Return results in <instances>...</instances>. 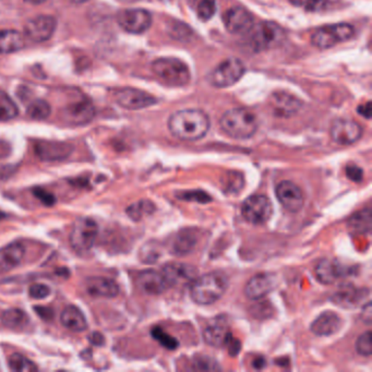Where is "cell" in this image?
I'll list each match as a JSON object with an SVG mask.
<instances>
[{"label": "cell", "mask_w": 372, "mask_h": 372, "mask_svg": "<svg viewBox=\"0 0 372 372\" xmlns=\"http://www.w3.org/2000/svg\"><path fill=\"white\" fill-rule=\"evenodd\" d=\"M210 118L201 110H183L169 117V129L181 141H198L208 134Z\"/></svg>", "instance_id": "obj_1"}, {"label": "cell", "mask_w": 372, "mask_h": 372, "mask_svg": "<svg viewBox=\"0 0 372 372\" xmlns=\"http://www.w3.org/2000/svg\"><path fill=\"white\" fill-rule=\"evenodd\" d=\"M229 288V280L220 272L196 276L190 284V296L198 305L208 306L219 301Z\"/></svg>", "instance_id": "obj_2"}, {"label": "cell", "mask_w": 372, "mask_h": 372, "mask_svg": "<svg viewBox=\"0 0 372 372\" xmlns=\"http://www.w3.org/2000/svg\"><path fill=\"white\" fill-rule=\"evenodd\" d=\"M222 130L234 139L245 140L253 137L258 130L257 117L246 108H231L220 120Z\"/></svg>", "instance_id": "obj_3"}, {"label": "cell", "mask_w": 372, "mask_h": 372, "mask_svg": "<svg viewBox=\"0 0 372 372\" xmlns=\"http://www.w3.org/2000/svg\"><path fill=\"white\" fill-rule=\"evenodd\" d=\"M154 73L171 87H185L190 83V71L184 62L173 57H163L152 64Z\"/></svg>", "instance_id": "obj_4"}, {"label": "cell", "mask_w": 372, "mask_h": 372, "mask_svg": "<svg viewBox=\"0 0 372 372\" xmlns=\"http://www.w3.org/2000/svg\"><path fill=\"white\" fill-rule=\"evenodd\" d=\"M354 33L355 30L348 23L327 25L317 29L311 35V43L313 46L320 50H328L334 48L335 45L350 40L354 36Z\"/></svg>", "instance_id": "obj_5"}, {"label": "cell", "mask_w": 372, "mask_h": 372, "mask_svg": "<svg viewBox=\"0 0 372 372\" xmlns=\"http://www.w3.org/2000/svg\"><path fill=\"white\" fill-rule=\"evenodd\" d=\"M246 71V68L241 59L236 57L227 58L220 64L211 75L208 81L213 87L225 89L238 83Z\"/></svg>", "instance_id": "obj_6"}, {"label": "cell", "mask_w": 372, "mask_h": 372, "mask_svg": "<svg viewBox=\"0 0 372 372\" xmlns=\"http://www.w3.org/2000/svg\"><path fill=\"white\" fill-rule=\"evenodd\" d=\"M97 233H99V226L94 220L81 217L73 224L70 234V245L77 252H87L94 246Z\"/></svg>", "instance_id": "obj_7"}, {"label": "cell", "mask_w": 372, "mask_h": 372, "mask_svg": "<svg viewBox=\"0 0 372 372\" xmlns=\"http://www.w3.org/2000/svg\"><path fill=\"white\" fill-rule=\"evenodd\" d=\"M241 214L248 223L262 225L273 215V204L264 194H253L243 201Z\"/></svg>", "instance_id": "obj_8"}, {"label": "cell", "mask_w": 372, "mask_h": 372, "mask_svg": "<svg viewBox=\"0 0 372 372\" xmlns=\"http://www.w3.org/2000/svg\"><path fill=\"white\" fill-rule=\"evenodd\" d=\"M250 46L255 52H263L276 48L283 41V29L274 22H262L251 29Z\"/></svg>", "instance_id": "obj_9"}, {"label": "cell", "mask_w": 372, "mask_h": 372, "mask_svg": "<svg viewBox=\"0 0 372 372\" xmlns=\"http://www.w3.org/2000/svg\"><path fill=\"white\" fill-rule=\"evenodd\" d=\"M117 22L126 32L142 34L151 27L152 15L144 9H124L117 15Z\"/></svg>", "instance_id": "obj_10"}, {"label": "cell", "mask_w": 372, "mask_h": 372, "mask_svg": "<svg viewBox=\"0 0 372 372\" xmlns=\"http://www.w3.org/2000/svg\"><path fill=\"white\" fill-rule=\"evenodd\" d=\"M62 120L72 126L89 124L94 118L95 108L87 97H80L62 110Z\"/></svg>", "instance_id": "obj_11"}, {"label": "cell", "mask_w": 372, "mask_h": 372, "mask_svg": "<svg viewBox=\"0 0 372 372\" xmlns=\"http://www.w3.org/2000/svg\"><path fill=\"white\" fill-rule=\"evenodd\" d=\"M117 104L124 107L126 110H138L152 106L157 102V99L149 93L141 90L124 87L117 90L114 94Z\"/></svg>", "instance_id": "obj_12"}, {"label": "cell", "mask_w": 372, "mask_h": 372, "mask_svg": "<svg viewBox=\"0 0 372 372\" xmlns=\"http://www.w3.org/2000/svg\"><path fill=\"white\" fill-rule=\"evenodd\" d=\"M57 21L52 15H38L32 17L24 27L25 36L35 43L50 40L55 33Z\"/></svg>", "instance_id": "obj_13"}, {"label": "cell", "mask_w": 372, "mask_h": 372, "mask_svg": "<svg viewBox=\"0 0 372 372\" xmlns=\"http://www.w3.org/2000/svg\"><path fill=\"white\" fill-rule=\"evenodd\" d=\"M276 198L285 210L290 213H297L305 204V196L301 187L294 184L293 181H282L276 187Z\"/></svg>", "instance_id": "obj_14"}, {"label": "cell", "mask_w": 372, "mask_h": 372, "mask_svg": "<svg viewBox=\"0 0 372 372\" xmlns=\"http://www.w3.org/2000/svg\"><path fill=\"white\" fill-rule=\"evenodd\" d=\"M330 136L335 143L340 145H350L362 138V128L354 120H336L331 126Z\"/></svg>", "instance_id": "obj_15"}, {"label": "cell", "mask_w": 372, "mask_h": 372, "mask_svg": "<svg viewBox=\"0 0 372 372\" xmlns=\"http://www.w3.org/2000/svg\"><path fill=\"white\" fill-rule=\"evenodd\" d=\"M162 274L166 280L169 287L171 286L190 285L198 276V271L194 266L186 263H167L162 269Z\"/></svg>", "instance_id": "obj_16"}, {"label": "cell", "mask_w": 372, "mask_h": 372, "mask_svg": "<svg viewBox=\"0 0 372 372\" xmlns=\"http://www.w3.org/2000/svg\"><path fill=\"white\" fill-rule=\"evenodd\" d=\"M36 157L44 162L65 161L73 152V145L66 142L38 141L34 145Z\"/></svg>", "instance_id": "obj_17"}, {"label": "cell", "mask_w": 372, "mask_h": 372, "mask_svg": "<svg viewBox=\"0 0 372 372\" xmlns=\"http://www.w3.org/2000/svg\"><path fill=\"white\" fill-rule=\"evenodd\" d=\"M224 24L231 34H246L253 28L252 15L243 7H233L223 15Z\"/></svg>", "instance_id": "obj_18"}, {"label": "cell", "mask_w": 372, "mask_h": 372, "mask_svg": "<svg viewBox=\"0 0 372 372\" xmlns=\"http://www.w3.org/2000/svg\"><path fill=\"white\" fill-rule=\"evenodd\" d=\"M276 285V276L269 273L257 274L245 286V295L250 301H260L271 293Z\"/></svg>", "instance_id": "obj_19"}, {"label": "cell", "mask_w": 372, "mask_h": 372, "mask_svg": "<svg viewBox=\"0 0 372 372\" xmlns=\"http://www.w3.org/2000/svg\"><path fill=\"white\" fill-rule=\"evenodd\" d=\"M137 284L140 289L148 295H161L169 289L166 280L162 274L154 270L143 271L138 276Z\"/></svg>", "instance_id": "obj_20"}, {"label": "cell", "mask_w": 372, "mask_h": 372, "mask_svg": "<svg viewBox=\"0 0 372 372\" xmlns=\"http://www.w3.org/2000/svg\"><path fill=\"white\" fill-rule=\"evenodd\" d=\"M87 294L93 297L114 298L120 294V286L112 278L93 276L85 282Z\"/></svg>", "instance_id": "obj_21"}, {"label": "cell", "mask_w": 372, "mask_h": 372, "mask_svg": "<svg viewBox=\"0 0 372 372\" xmlns=\"http://www.w3.org/2000/svg\"><path fill=\"white\" fill-rule=\"evenodd\" d=\"M24 256L25 247L17 241L0 248V274L7 273L17 268Z\"/></svg>", "instance_id": "obj_22"}, {"label": "cell", "mask_w": 372, "mask_h": 372, "mask_svg": "<svg viewBox=\"0 0 372 372\" xmlns=\"http://www.w3.org/2000/svg\"><path fill=\"white\" fill-rule=\"evenodd\" d=\"M270 104L278 116H292L301 108V101L287 92L273 93L271 95Z\"/></svg>", "instance_id": "obj_23"}, {"label": "cell", "mask_w": 372, "mask_h": 372, "mask_svg": "<svg viewBox=\"0 0 372 372\" xmlns=\"http://www.w3.org/2000/svg\"><path fill=\"white\" fill-rule=\"evenodd\" d=\"M342 324L340 315L332 311H325L313 321L310 330L319 336H330L338 332Z\"/></svg>", "instance_id": "obj_24"}, {"label": "cell", "mask_w": 372, "mask_h": 372, "mask_svg": "<svg viewBox=\"0 0 372 372\" xmlns=\"http://www.w3.org/2000/svg\"><path fill=\"white\" fill-rule=\"evenodd\" d=\"M229 327L223 320H215L204 329V342L213 348H221L231 338Z\"/></svg>", "instance_id": "obj_25"}, {"label": "cell", "mask_w": 372, "mask_h": 372, "mask_svg": "<svg viewBox=\"0 0 372 372\" xmlns=\"http://www.w3.org/2000/svg\"><path fill=\"white\" fill-rule=\"evenodd\" d=\"M344 269L340 263L330 259H323L315 266V276L320 283L331 285L343 276Z\"/></svg>", "instance_id": "obj_26"}, {"label": "cell", "mask_w": 372, "mask_h": 372, "mask_svg": "<svg viewBox=\"0 0 372 372\" xmlns=\"http://www.w3.org/2000/svg\"><path fill=\"white\" fill-rule=\"evenodd\" d=\"M60 321L66 329L72 332H83L87 329V317L79 308L73 305L67 306L62 310Z\"/></svg>", "instance_id": "obj_27"}, {"label": "cell", "mask_w": 372, "mask_h": 372, "mask_svg": "<svg viewBox=\"0 0 372 372\" xmlns=\"http://www.w3.org/2000/svg\"><path fill=\"white\" fill-rule=\"evenodd\" d=\"M24 36L15 30H0V55L22 50Z\"/></svg>", "instance_id": "obj_28"}, {"label": "cell", "mask_w": 372, "mask_h": 372, "mask_svg": "<svg viewBox=\"0 0 372 372\" xmlns=\"http://www.w3.org/2000/svg\"><path fill=\"white\" fill-rule=\"evenodd\" d=\"M1 322L6 328L11 329V330H21L28 325L29 317L21 309L11 308L1 315Z\"/></svg>", "instance_id": "obj_29"}, {"label": "cell", "mask_w": 372, "mask_h": 372, "mask_svg": "<svg viewBox=\"0 0 372 372\" xmlns=\"http://www.w3.org/2000/svg\"><path fill=\"white\" fill-rule=\"evenodd\" d=\"M365 290L356 289L352 286L342 288L340 292L335 294V303L343 307H357L362 301V293Z\"/></svg>", "instance_id": "obj_30"}, {"label": "cell", "mask_w": 372, "mask_h": 372, "mask_svg": "<svg viewBox=\"0 0 372 372\" xmlns=\"http://www.w3.org/2000/svg\"><path fill=\"white\" fill-rule=\"evenodd\" d=\"M350 227L354 233L369 234L371 231V212L366 208L354 214L350 220Z\"/></svg>", "instance_id": "obj_31"}, {"label": "cell", "mask_w": 372, "mask_h": 372, "mask_svg": "<svg viewBox=\"0 0 372 372\" xmlns=\"http://www.w3.org/2000/svg\"><path fill=\"white\" fill-rule=\"evenodd\" d=\"M17 114L19 110L13 99L7 93L0 91V122L15 120Z\"/></svg>", "instance_id": "obj_32"}, {"label": "cell", "mask_w": 372, "mask_h": 372, "mask_svg": "<svg viewBox=\"0 0 372 372\" xmlns=\"http://www.w3.org/2000/svg\"><path fill=\"white\" fill-rule=\"evenodd\" d=\"M8 365L13 371L15 372H34L38 371V367L34 362L21 354H13L8 360Z\"/></svg>", "instance_id": "obj_33"}, {"label": "cell", "mask_w": 372, "mask_h": 372, "mask_svg": "<svg viewBox=\"0 0 372 372\" xmlns=\"http://www.w3.org/2000/svg\"><path fill=\"white\" fill-rule=\"evenodd\" d=\"M52 113L50 105L44 99H36L31 103L27 110V114L30 118L35 120H44L50 117Z\"/></svg>", "instance_id": "obj_34"}, {"label": "cell", "mask_w": 372, "mask_h": 372, "mask_svg": "<svg viewBox=\"0 0 372 372\" xmlns=\"http://www.w3.org/2000/svg\"><path fill=\"white\" fill-rule=\"evenodd\" d=\"M194 245H196V239L194 238V236L192 234H179L176 241H174L173 252L177 256H184V255H187V253L192 251Z\"/></svg>", "instance_id": "obj_35"}, {"label": "cell", "mask_w": 372, "mask_h": 372, "mask_svg": "<svg viewBox=\"0 0 372 372\" xmlns=\"http://www.w3.org/2000/svg\"><path fill=\"white\" fill-rule=\"evenodd\" d=\"M154 206L149 201H139L138 203L132 204L127 208V214L130 219L134 221H140L143 217L144 214H150L153 211Z\"/></svg>", "instance_id": "obj_36"}, {"label": "cell", "mask_w": 372, "mask_h": 372, "mask_svg": "<svg viewBox=\"0 0 372 372\" xmlns=\"http://www.w3.org/2000/svg\"><path fill=\"white\" fill-rule=\"evenodd\" d=\"M151 333L154 340H157L163 348L171 350H176L178 348V341L173 338V336H171V335L167 334L161 328H154Z\"/></svg>", "instance_id": "obj_37"}, {"label": "cell", "mask_w": 372, "mask_h": 372, "mask_svg": "<svg viewBox=\"0 0 372 372\" xmlns=\"http://www.w3.org/2000/svg\"><path fill=\"white\" fill-rule=\"evenodd\" d=\"M216 11L215 0H200L198 8H196V13L199 17L203 21H208L213 17Z\"/></svg>", "instance_id": "obj_38"}, {"label": "cell", "mask_w": 372, "mask_h": 372, "mask_svg": "<svg viewBox=\"0 0 372 372\" xmlns=\"http://www.w3.org/2000/svg\"><path fill=\"white\" fill-rule=\"evenodd\" d=\"M289 1L296 7L303 8L311 13L321 11L327 6V0H289Z\"/></svg>", "instance_id": "obj_39"}, {"label": "cell", "mask_w": 372, "mask_h": 372, "mask_svg": "<svg viewBox=\"0 0 372 372\" xmlns=\"http://www.w3.org/2000/svg\"><path fill=\"white\" fill-rule=\"evenodd\" d=\"M356 348H357L358 354L365 357H369L372 354L371 345V332L362 333L358 338L357 343H356Z\"/></svg>", "instance_id": "obj_40"}, {"label": "cell", "mask_w": 372, "mask_h": 372, "mask_svg": "<svg viewBox=\"0 0 372 372\" xmlns=\"http://www.w3.org/2000/svg\"><path fill=\"white\" fill-rule=\"evenodd\" d=\"M29 294H30L33 299L41 301V299L48 298L52 294V289L48 285H45V284H33V285L30 286Z\"/></svg>", "instance_id": "obj_41"}, {"label": "cell", "mask_w": 372, "mask_h": 372, "mask_svg": "<svg viewBox=\"0 0 372 372\" xmlns=\"http://www.w3.org/2000/svg\"><path fill=\"white\" fill-rule=\"evenodd\" d=\"M33 194L35 198H38L44 206H52L56 204V196L54 194H50L48 190L42 188H34L32 190Z\"/></svg>", "instance_id": "obj_42"}, {"label": "cell", "mask_w": 372, "mask_h": 372, "mask_svg": "<svg viewBox=\"0 0 372 372\" xmlns=\"http://www.w3.org/2000/svg\"><path fill=\"white\" fill-rule=\"evenodd\" d=\"M345 173L350 180L356 181V183L362 181V177H364V171L357 165H348Z\"/></svg>", "instance_id": "obj_43"}, {"label": "cell", "mask_w": 372, "mask_h": 372, "mask_svg": "<svg viewBox=\"0 0 372 372\" xmlns=\"http://www.w3.org/2000/svg\"><path fill=\"white\" fill-rule=\"evenodd\" d=\"M159 258L157 251L154 248H149V246H144L141 250V260L144 263H152L157 261Z\"/></svg>", "instance_id": "obj_44"}, {"label": "cell", "mask_w": 372, "mask_h": 372, "mask_svg": "<svg viewBox=\"0 0 372 372\" xmlns=\"http://www.w3.org/2000/svg\"><path fill=\"white\" fill-rule=\"evenodd\" d=\"M34 309L38 313V315L42 319H44V320H52V317H54V313H52V309H50V308L35 307Z\"/></svg>", "instance_id": "obj_45"}, {"label": "cell", "mask_w": 372, "mask_h": 372, "mask_svg": "<svg viewBox=\"0 0 372 372\" xmlns=\"http://www.w3.org/2000/svg\"><path fill=\"white\" fill-rule=\"evenodd\" d=\"M89 340L90 342L92 343L93 345H96V346H102L105 343L104 336L99 332H93L92 334L90 335Z\"/></svg>", "instance_id": "obj_46"}, {"label": "cell", "mask_w": 372, "mask_h": 372, "mask_svg": "<svg viewBox=\"0 0 372 372\" xmlns=\"http://www.w3.org/2000/svg\"><path fill=\"white\" fill-rule=\"evenodd\" d=\"M358 113H359L362 116L369 120L370 115H371V103L367 102L366 104L360 105V106L358 107Z\"/></svg>", "instance_id": "obj_47"}, {"label": "cell", "mask_w": 372, "mask_h": 372, "mask_svg": "<svg viewBox=\"0 0 372 372\" xmlns=\"http://www.w3.org/2000/svg\"><path fill=\"white\" fill-rule=\"evenodd\" d=\"M27 3H32V5H41V3H45L46 0H25Z\"/></svg>", "instance_id": "obj_48"}, {"label": "cell", "mask_w": 372, "mask_h": 372, "mask_svg": "<svg viewBox=\"0 0 372 372\" xmlns=\"http://www.w3.org/2000/svg\"><path fill=\"white\" fill-rule=\"evenodd\" d=\"M67 1L72 3H85L89 1V0H67Z\"/></svg>", "instance_id": "obj_49"}, {"label": "cell", "mask_w": 372, "mask_h": 372, "mask_svg": "<svg viewBox=\"0 0 372 372\" xmlns=\"http://www.w3.org/2000/svg\"><path fill=\"white\" fill-rule=\"evenodd\" d=\"M7 219V214L3 213V212L0 211V221Z\"/></svg>", "instance_id": "obj_50"}, {"label": "cell", "mask_w": 372, "mask_h": 372, "mask_svg": "<svg viewBox=\"0 0 372 372\" xmlns=\"http://www.w3.org/2000/svg\"><path fill=\"white\" fill-rule=\"evenodd\" d=\"M120 1H122V3H132L134 0H120Z\"/></svg>", "instance_id": "obj_51"}]
</instances>
